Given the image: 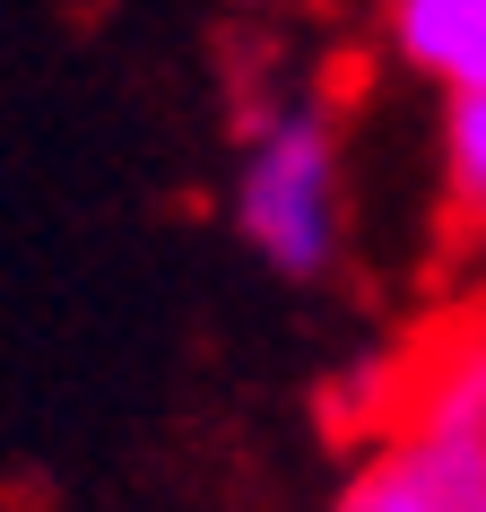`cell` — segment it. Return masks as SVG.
Segmentation results:
<instances>
[{
  "instance_id": "1",
  "label": "cell",
  "mask_w": 486,
  "mask_h": 512,
  "mask_svg": "<svg viewBox=\"0 0 486 512\" xmlns=\"http://www.w3.org/2000/svg\"><path fill=\"white\" fill-rule=\"evenodd\" d=\"M330 512H486V304L400 348V400L356 443Z\"/></svg>"
},
{
  "instance_id": "2",
  "label": "cell",
  "mask_w": 486,
  "mask_h": 512,
  "mask_svg": "<svg viewBox=\"0 0 486 512\" xmlns=\"http://www.w3.org/2000/svg\"><path fill=\"white\" fill-rule=\"evenodd\" d=\"M226 226L270 278H296V287L348 261V131H339L330 96L270 87L243 113Z\"/></svg>"
},
{
  "instance_id": "3",
  "label": "cell",
  "mask_w": 486,
  "mask_h": 512,
  "mask_svg": "<svg viewBox=\"0 0 486 512\" xmlns=\"http://www.w3.org/2000/svg\"><path fill=\"white\" fill-rule=\"evenodd\" d=\"M382 61L426 96H478L486 87V0H374Z\"/></svg>"
},
{
  "instance_id": "4",
  "label": "cell",
  "mask_w": 486,
  "mask_h": 512,
  "mask_svg": "<svg viewBox=\"0 0 486 512\" xmlns=\"http://www.w3.org/2000/svg\"><path fill=\"white\" fill-rule=\"evenodd\" d=\"M434 174H443V217H452V235L486 243V87L478 96H443Z\"/></svg>"
}]
</instances>
